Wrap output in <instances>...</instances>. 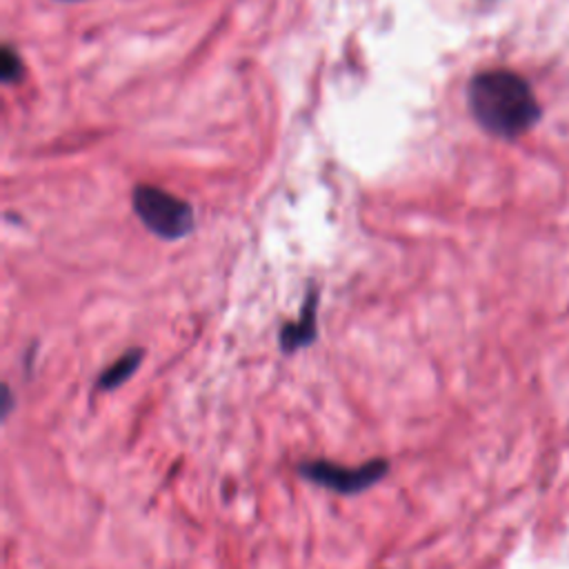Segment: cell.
Returning a JSON list of instances; mask_svg holds the SVG:
<instances>
[{
    "instance_id": "obj_1",
    "label": "cell",
    "mask_w": 569,
    "mask_h": 569,
    "mask_svg": "<svg viewBox=\"0 0 569 569\" xmlns=\"http://www.w3.org/2000/svg\"><path fill=\"white\" fill-rule=\"evenodd\" d=\"M467 96L478 124L500 138L522 136L540 118V107L529 82L507 69L473 76Z\"/></svg>"
},
{
    "instance_id": "obj_2",
    "label": "cell",
    "mask_w": 569,
    "mask_h": 569,
    "mask_svg": "<svg viewBox=\"0 0 569 569\" xmlns=\"http://www.w3.org/2000/svg\"><path fill=\"white\" fill-rule=\"evenodd\" d=\"M133 211L140 222L156 236L164 240L184 238L193 229V209L187 200L153 187L138 184L133 189Z\"/></svg>"
},
{
    "instance_id": "obj_3",
    "label": "cell",
    "mask_w": 569,
    "mask_h": 569,
    "mask_svg": "<svg viewBox=\"0 0 569 569\" xmlns=\"http://www.w3.org/2000/svg\"><path fill=\"white\" fill-rule=\"evenodd\" d=\"M298 473L313 485H320L336 493H360L389 473L385 458H373L358 467H345L329 460H302L296 465Z\"/></svg>"
},
{
    "instance_id": "obj_4",
    "label": "cell",
    "mask_w": 569,
    "mask_h": 569,
    "mask_svg": "<svg viewBox=\"0 0 569 569\" xmlns=\"http://www.w3.org/2000/svg\"><path fill=\"white\" fill-rule=\"evenodd\" d=\"M318 291L311 287L305 296L300 316L291 322H284L278 331V347L282 353H293L309 347L318 336Z\"/></svg>"
},
{
    "instance_id": "obj_5",
    "label": "cell",
    "mask_w": 569,
    "mask_h": 569,
    "mask_svg": "<svg viewBox=\"0 0 569 569\" xmlns=\"http://www.w3.org/2000/svg\"><path fill=\"white\" fill-rule=\"evenodd\" d=\"M144 353L142 349H129L127 353H122L116 362H111L107 369L100 371L98 380H96V389L100 391H113L118 387H122L140 367Z\"/></svg>"
},
{
    "instance_id": "obj_6",
    "label": "cell",
    "mask_w": 569,
    "mask_h": 569,
    "mask_svg": "<svg viewBox=\"0 0 569 569\" xmlns=\"http://www.w3.org/2000/svg\"><path fill=\"white\" fill-rule=\"evenodd\" d=\"M0 73H2V80H4V82L18 80V76H20V58H18L11 49H4V51H2Z\"/></svg>"
}]
</instances>
